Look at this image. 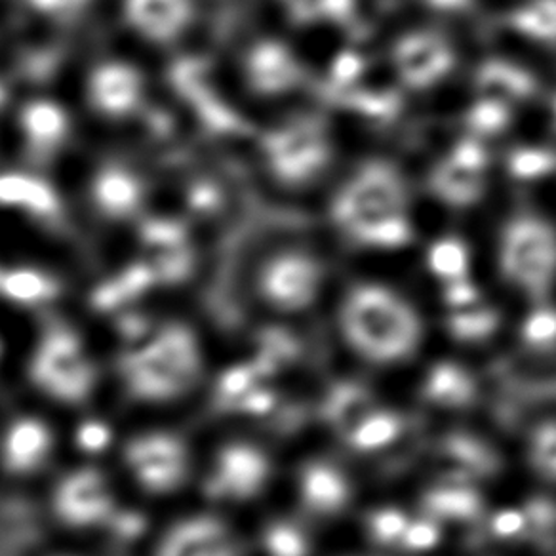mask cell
Instances as JSON below:
<instances>
[{"mask_svg": "<svg viewBox=\"0 0 556 556\" xmlns=\"http://www.w3.org/2000/svg\"><path fill=\"white\" fill-rule=\"evenodd\" d=\"M332 217L349 239L364 247L408 244L412 224L401 172L386 161L363 164L336 194Z\"/></svg>", "mask_w": 556, "mask_h": 556, "instance_id": "8992f818", "label": "cell"}, {"mask_svg": "<svg viewBox=\"0 0 556 556\" xmlns=\"http://www.w3.org/2000/svg\"><path fill=\"white\" fill-rule=\"evenodd\" d=\"M502 277L532 300H545L556 285V229L535 214L505 225L497 250Z\"/></svg>", "mask_w": 556, "mask_h": 556, "instance_id": "30bf717a", "label": "cell"}, {"mask_svg": "<svg viewBox=\"0 0 556 556\" xmlns=\"http://www.w3.org/2000/svg\"><path fill=\"white\" fill-rule=\"evenodd\" d=\"M341 338L366 363L394 366L416 355L424 323L416 307L393 288L364 282L341 300Z\"/></svg>", "mask_w": 556, "mask_h": 556, "instance_id": "5b68a950", "label": "cell"}, {"mask_svg": "<svg viewBox=\"0 0 556 556\" xmlns=\"http://www.w3.org/2000/svg\"><path fill=\"white\" fill-rule=\"evenodd\" d=\"M248 85L257 93H282L300 78V63L282 42L262 40L244 58Z\"/></svg>", "mask_w": 556, "mask_h": 556, "instance_id": "ac0fdd59", "label": "cell"}, {"mask_svg": "<svg viewBox=\"0 0 556 556\" xmlns=\"http://www.w3.org/2000/svg\"><path fill=\"white\" fill-rule=\"evenodd\" d=\"M124 17L141 39L164 45L186 31L193 0H124Z\"/></svg>", "mask_w": 556, "mask_h": 556, "instance_id": "e0dca14e", "label": "cell"}, {"mask_svg": "<svg viewBox=\"0 0 556 556\" xmlns=\"http://www.w3.org/2000/svg\"><path fill=\"white\" fill-rule=\"evenodd\" d=\"M348 475L328 462H311L298 477V494L303 505L315 515L332 517L351 502Z\"/></svg>", "mask_w": 556, "mask_h": 556, "instance_id": "d6986e66", "label": "cell"}, {"mask_svg": "<svg viewBox=\"0 0 556 556\" xmlns=\"http://www.w3.org/2000/svg\"><path fill=\"white\" fill-rule=\"evenodd\" d=\"M16 374L27 401L63 417L100 406L111 394L109 349L73 326H50L20 348Z\"/></svg>", "mask_w": 556, "mask_h": 556, "instance_id": "3957f363", "label": "cell"}, {"mask_svg": "<svg viewBox=\"0 0 556 556\" xmlns=\"http://www.w3.org/2000/svg\"><path fill=\"white\" fill-rule=\"evenodd\" d=\"M275 475L269 450L250 437H224L202 444L194 500L231 515L257 502Z\"/></svg>", "mask_w": 556, "mask_h": 556, "instance_id": "ba28073f", "label": "cell"}, {"mask_svg": "<svg viewBox=\"0 0 556 556\" xmlns=\"http://www.w3.org/2000/svg\"><path fill=\"white\" fill-rule=\"evenodd\" d=\"M486 155L475 141L459 143L444 163L437 166L431 186L441 201L452 206H471L484 193Z\"/></svg>", "mask_w": 556, "mask_h": 556, "instance_id": "9a60e30c", "label": "cell"}, {"mask_svg": "<svg viewBox=\"0 0 556 556\" xmlns=\"http://www.w3.org/2000/svg\"><path fill=\"white\" fill-rule=\"evenodd\" d=\"M431 2L437 7H442V9H456V7L465 4V0H431Z\"/></svg>", "mask_w": 556, "mask_h": 556, "instance_id": "1f68e13d", "label": "cell"}, {"mask_svg": "<svg viewBox=\"0 0 556 556\" xmlns=\"http://www.w3.org/2000/svg\"><path fill=\"white\" fill-rule=\"evenodd\" d=\"M429 389L437 401L456 404L471 394V381L465 376V371L457 370L454 366H442L433 371L429 379Z\"/></svg>", "mask_w": 556, "mask_h": 556, "instance_id": "d4e9b609", "label": "cell"}, {"mask_svg": "<svg viewBox=\"0 0 556 556\" xmlns=\"http://www.w3.org/2000/svg\"><path fill=\"white\" fill-rule=\"evenodd\" d=\"M263 553L267 556H305L307 540L290 522H273L262 532Z\"/></svg>", "mask_w": 556, "mask_h": 556, "instance_id": "cb8c5ba5", "label": "cell"}, {"mask_svg": "<svg viewBox=\"0 0 556 556\" xmlns=\"http://www.w3.org/2000/svg\"><path fill=\"white\" fill-rule=\"evenodd\" d=\"M88 100L101 116L121 121L138 111L146 83L138 67L123 60L103 62L90 73L88 78Z\"/></svg>", "mask_w": 556, "mask_h": 556, "instance_id": "5bb4252c", "label": "cell"}, {"mask_svg": "<svg viewBox=\"0 0 556 556\" xmlns=\"http://www.w3.org/2000/svg\"><path fill=\"white\" fill-rule=\"evenodd\" d=\"M176 417L136 416L111 462L131 500L161 513L194 500L201 469L202 444Z\"/></svg>", "mask_w": 556, "mask_h": 556, "instance_id": "7a4b0ae2", "label": "cell"}, {"mask_svg": "<svg viewBox=\"0 0 556 556\" xmlns=\"http://www.w3.org/2000/svg\"><path fill=\"white\" fill-rule=\"evenodd\" d=\"M92 197L101 214L128 217L139 208L143 199L141 179L124 166H108L96 174Z\"/></svg>", "mask_w": 556, "mask_h": 556, "instance_id": "ffe728a7", "label": "cell"}, {"mask_svg": "<svg viewBox=\"0 0 556 556\" xmlns=\"http://www.w3.org/2000/svg\"><path fill=\"white\" fill-rule=\"evenodd\" d=\"M139 556H247L231 515L191 500L156 518Z\"/></svg>", "mask_w": 556, "mask_h": 556, "instance_id": "9c48e42d", "label": "cell"}, {"mask_svg": "<svg viewBox=\"0 0 556 556\" xmlns=\"http://www.w3.org/2000/svg\"><path fill=\"white\" fill-rule=\"evenodd\" d=\"M267 163L280 181L303 186L317 178L330 163V139L315 121H295L273 131L267 143Z\"/></svg>", "mask_w": 556, "mask_h": 556, "instance_id": "7c38bea8", "label": "cell"}, {"mask_svg": "<svg viewBox=\"0 0 556 556\" xmlns=\"http://www.w3.org/2000/svg\"><path fill=\"white\" fill-rule=\"evenodd\" d=\"M67 462L65 417L27 401L0 416V480L39 490Z\"/></svg>", "mask_w": 556, "mask_h": 556, "instance_id": "52a82bcc", "label": "cell"}, {"mask_svg": "<svg viewBox=\"0 0 556 556\" xmlns=\"http://www.w3.org/2000/svg\"><path fill=\"white\" fill-rule=\"evenodd\" d=\"M526 459L538 477L556 482V419H545L528 433Z\"/></svg>", "mask_w": 556, "mask_h": 556, "instance_id": "603a6c76", "label": "cell"}, {"mask_svg": "<svg viewBox=\"0 0 556 556\" xmlns=\"http://www.w3.org/2000/svg\"><path fill=\"white\" fill-rule=\"evenodd\" d=\"M17 356H20V348H16L9 336L0 330V378H4L7 371L16 374Z\"/></svg>", "mask_w": 556, "mask_h": 556, "instance_id": "4dcf8cb0", "label": "cell"}, {"mask_svg": "<svg viewBox=\"0 0 556 556\" xmlns=\"http://www.w3.org/2000/svg\"><path fill=\"white\" fill-rule=\"evenodd\" d=\"M393 63L404 85L426 90L439 85L452 71L454 52L439 33L414 31L396 42Z\"/></svg>", "mask_w": 556, "mask_h": 556, "instance_id": "4fadbf2b", "label": "cell"}, {"mask_svg": "<svg viewBox=\"0 0 556 556\" xmlns=\"http://www.w3.org/2000/svg\"><path fill=\"white\" fill-rule=\"evenodd\" d=\"M33 9L40 12V14H48V16H65V14H73L80 9H85L86 2L90 0H29Z\"/></svg>", "mask_w": 556, "mask_h": 556, "instance_id": "f546056e", "label": "cell"}, {"mask_svg": "<svg viewBox=\"0 0 556 556\" xmlns=\"http://www.w3.org/2000/svg\"><path fill=\"white\" fill-rule=\"evenodd\" d=\"M325 269L315 255L287 250L263 263L255 290L262 302L278 313H302L317 302Z\"/></svg>", "mask_w": 556, "mask_h": 556, "instance_id": "8fae6325", "label": "cell"}, {"mask_svg": "<svg viewBox=\"0 0 556 556\" xmlns=\"http://www.w3.org/2000/svg\"><path fill=\"white\" fill-rule=\"evenodd\" d=\"M513 27L541 42H556V0H528L513 14Z\"/></svg>", "mask_w": 556, "mask_h": 556, "instance_id": "7402d4cb", "label": "cell"}, {"mask_svg": "<svg viewBox=\"0 0 556 556\" xmlns=\"http://www.w3.org/2000/svg\"><path fill=\"white\" fill-rule=\"evenodd\" d=\"M503 121H505V111H503L502 103H497V101L482 103L472 116V123L479 130H497Z\"/></svg>", "mask_w": 556, "mask_h": 556, "instance_id": "f1b7e54d", "label": "cell"}, {"mask_svg": "<svg viewBox=\"0 0 556 556\" xmlns=\"http://www.w3.org/2000/svg\"><path fill=\"white\" fill-rule=\"evenodd\" d=\"M111 394L136 416H178L208 393L216 374L210 348L186 323L134 333L109 349Z\"/></svg>", "mask_w": 556, "mask_h": 556, "instance_id": "6da1fadb", "label": "cell"}, {"mask_svg": "<svg viewBox=\"0 0 556 556\" xmlns=\"http://www.w3.org/2000/svg\"><path fill=\"white\" fill-rule=\"evenodd\" d=\"M31 556H98V553L93 551V545H88V543L55 538L54 543H48L47 547L37 548Z\"/></svg>", "mask_w": 556, "mask_h": 556, "instance_id": "83f0119b", "label": "cell"}, {"mask_svg": "<svg viewBox=\"0 0 556 556\" xmlns=\"http://www.w3.org/2000/svg\"><path fill=\"white\" fill-rule=\"evenodd\" d=\"M20 128L33 148L47 151L62 143L70 130V121L60 105L50 101H35L22 111Z\"/></svg>", "mask_w": 556, "mask_h": 556, "instance_id": "44dd1931", "label": "cell"}, {"mask_svg": "<svg viewBox=\"0 0 556 556\" xmlns=\"http://www.w3.org/2000/svg\"><path fill=\"white\" fill-rule=\"evenodd\" d=\"M42 515L55 538L93 545L108 541L130 500L113 465L67 459L39 488Z\"/></svg>", "mask_w": 556, "mask_h": 556, "instance_id": "277c9868", "label": "cell"}, {"mask_svg": "<svg viewBox=\"0 0 556 556\" xmlns=\"http://www.w3.org/2000/svg\"><path fill=\"white\" fill-rule=\"evenodd\" d=\"M429 262L437 275L444 278L459 277L464 275L465 265H467L464 244L457 240H441L431 250Z\"/></svg>", "mask_w": 556, "mask_h": 556, "instance_id": "484cf974", "label": "cell"}, {"mask_svg": "<svg viewBox=\"0 0 556 556\" xmlns=\"http://www.w3.org/2000/svg\"><path fill=\"white\" fill-rule=\"evenodd\" d=\"M525 336L533 345H548L556 341V311L540 309L528 318Z\"/></svg>", "mask_w": 556, "mask_h": 556, "instance_id": "4316f807", "label": "cell"}, {"mask_svg": "<svg viewBox=\"0 0 556 556\" xmlns=\"http://www.w3.org/2000/svg\"><path fill=\"white\" fill-rule=\"evenodd\" d=\"M124 427L103 404L65 417L67 459L111 464Z\"/></svg>", "mask_w": 556, "mask_h": 556, "instance_id": "2e32d148", "label": "cell"}]
</instances>
